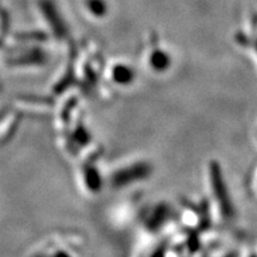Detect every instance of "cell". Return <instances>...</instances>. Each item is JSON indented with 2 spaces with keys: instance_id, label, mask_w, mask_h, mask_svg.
<instances>
[{
  "instance_id": "obj_1",
  "label": "cell",
  "mask_w": 257,
  "mask_h": 257,
  "mask_svg": "<svg viewBox=\"0 0 257 257\" xmlns=\"http://www.w3.org/2000/svg\"><path fill=\"white\" fill-rule=\"evenodd\" d=\"M86 6L94 17H104L107 14L105 0H86Z\"/></svg>"
},
{
  "instance_id": "obj_2",
  "label": "cell",
  "mask_w": 257,
  "mask_h": 257,
  "mask_svg": "<svg viewBox=\"0 0 257 257\" xmlns=\"http://www.w3.org/2000/svg\"><path fill=\"white\" fill-rule=\"evenodd\" d=\"M44 11H46L47 14V18H53V21H51V25H53L54 30L56 32H62L63 31V23L62 21H61L60 15L57 14L56 10L54 9V6L49 4V3H47V5L44 6Z\"/></svg>"
},
{
  "instance_id": "obj_3",
  "label": "cell",
  "mask_w": 257,
  "mask_h": 257,
  "mask_svg": "<svg viewBox=\"0 0 257 257\" xmlns=\"http://www.w3.org/2000/svg\"><path fill=\"white\" fill-rule=\"evenodd\" d=\"M153 61H154V63L157 64V66H163V64H165V62L167 61V59H166L165 54L161 53V51H157V53L154 54Z\"/></svg>"
}]
</instances>
